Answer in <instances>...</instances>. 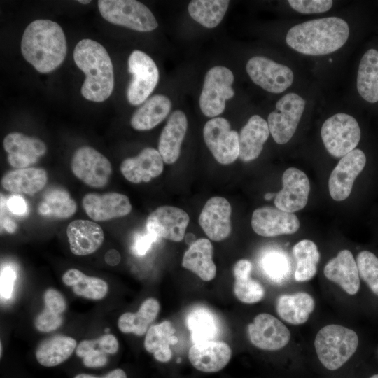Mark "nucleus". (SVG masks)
<instances>
[{
  "label": "nucleus",
  "mask_w": 378,
  "mask_h": 378,
  "mask_svg": "<svg viewBox=\"0 0 378 378\" xmlns=\"http://www.w3.org/2000/svg\"><path fill=\"white\" fill-rule=\"evenodd\" d=\"M229 3L227 0H194L189 3L188 10L194 20L211 29L222 21Z\"/></svg>",
  "instance_id": "obj_41"
},
{
  "label": "nucleus",
  "mask_w": 378,
  "mask_h": 378,
  "mask_svg": "<svg viewBox=\"0 0 378 378\" xmlns=\"http://www.w3.org/2000/svg\"><path fill=\"white\" fill-rule=\"evenodd\" d=\"M63 323L62 315L52 312L46 308L36 316V328L42 332H50L59 328Z\"/></svg>",
  "instance_id": "obj_45"
},
{
  "label": "nucleus",
  "mask_w": 378,
  "mask_h": 378,
  "mask_svg": "<svg viewBox=\"0 0 378 378\" xmlns=\"http://www.w3.org/2000/svg\"><path fill=\"white\" fill-rule=\"evenodd\" d=\"M109 330L108 328H106L105 332H107Z\"/></svg>",
  "instance_id": "obj_57"
},
{
  "label": "nucleus",
  "mask_w": 378,
  "mask_h": 378,
  "mask_svg": "<svg viewBox=\"0 0 378 378\" xmlns=\"http://www.w3.org/2000/svg\"><path fill=\"white\" fill-rule=\"evenodd\" d=\"M67 46L59 24L50 20H36L25 29L21 52L27 62L41 73L56 69L64 60Z\"/></svg>",
  "instance_id": "obj_1"
},
{
  "label": "nucleus",
  "mask_w": 378,
  "mask_h": 378,
  "mask_svg": "<svg viewBox=\"0 0 378 378\" xmlns=\"http://www.w3.org/2000/svg\"><path fill=\"white\" fill-rule=\"evenodd\" d=\"M185 238H186V241L188 244H189L190 246L191 244H192L195 241V236L191 233V232H189L188 233L186 236H185Z\"/></svg>",
  "instance_id": "obj_53"
},
{
  "label": "nucleus",
  "mask_w": 378,
  "mask_h": 378,
  "mask_svg": "<svg viewBox=\"0 0 378 378\" xmlns=\"http://www.w3.org/2000/svg\"><path fill=\"white\" fill-rule=\"evenodd\" d=\"M300 225L298 218L293 213L272 206L256 209L251 218L253 231L262 237L293 234L298 230Z\"/></svg>",
  "instance_id": "obj_17"
},
{
  "label": "nucleus",
  "mask_w": 378,
  "mask_h": 378,
  "mask_svg": "<svg viewBox=\"0 0 378 378\" xmlns=\"http://www.w3.org/2000/svg\"><path fill=\"white\" fill-rule=\"evenodd\" d=\"M171 108L172 102L167 97L153 95L133 113L130 124L136 130H151L167 116Z\"/></svg>",
  "instance_id": "obj_31"
},
{
  "label": "nucleus",
  "mask_w": 378,
  "mask_h": 378,
  "mask_svg": "<svg viewBox=\"0 0 378 378\" xmlns=\"http://www.w3.org/2000/svg\"><path fill=\"white\" fill-rule=\"evenodd\" d=\"M251 270L252 264L246 259L238 260L233 267L234 294L239 300L246 304L258 302L265 295L262 286L251 278Z\"/></svg>",
  "instance_id": "obj_35"
},
{
  "label": "nucleus",
  "mask_w": 378,
  "mask_h": 378,
  "mask_svg": "<svg viewBox=\"0 0 378 378\" xmlns=\"http://www.w3.org/2000/svg\"><path fill=\"white\" fill-rule=\"evenodd\" d=\"M324 275L338 284L346 293L355 295L360 288V279L356 261L351 252L340 251L324 267Z\"/></svg>",
  "instance_id": "obj_24"
},
{
  "label": "nucleus",
  "mask_w": 378,
  "mask_h": 378,
  "mask_svg": "<svg viewBox=\"0 0 378 378\" xmlns=\"http://www.w3.org/2000/svg\"><path fill=\"white\" fill-rule=\"evenodd\" d=\"M288 2L293 9L303 14L326 12L333 4L331 0H289Z\"/></svg>",
  "instance_id": "obj_44"
},
{
  "label": "nucleus",
  "mask_w": 378,
  "mask_h": 378,
  "mask_svg": "<svg viewBox=\"0 0 378 378\" xmlns=\"http://www.w3.org/2000/svg\"><path fill=\"white\" fill-rule=\"evenodd\" d=\"M79 3L80 4H89L91 2V1H87V0H80L78 1Z\"/></svg>",
  "instance_id": "obj_55"
},
{
  "label": "nucleus",
  "mask_w": 378,
  "mask_h": 378,
  "mask_svg": "<svg viewBox=\"0 0 378 378\" xmlns=\"http://www.w3.org/2000/svg\"><path fill=\"white\" fill-rule=\"evenodd\" d=\"M187 127L186 114L181 110L174 111L163 128L158 142V151L167 164H173L178 160Z\"/></svg>",
  "instance_id": "obj_25"
},
{
  "label": "nucleus",
  "mask_w": 378,
  "mask_h": 378,
  "mask_svg": "<svg viewBox=\"0 0 378 378\" xmlns=\"http://www.w3.org/2000/svg\"><path fill=\"white\" fill-rule=\"evenodd\" d=\"M232 350L223 342L207 341L194 344L189 349L188 358L197 370L212 373L223 369L229 363Z\"/></svg>",
  "instance_id": "obj_22"
},
{
  "label": "nucleus",
  "mask_w": 378,
  "mask_h": 378,
  "mask_svg": "<svg viewBox=\"0 0 378 378\" xmlns=\"http://www.w3.org/2000/svg\"><path fill=\"white\" fill-rule=\"evenodd\" d=\"M349 35V25L337 17L314 19L296 24L286 34L287 44L307 55H323L342 48Z\"/></svg>",
  "instance_id": "obj_2"
},
{
  "label": "nucleus",
  "mask_w": 378,
  "mask_h": 378,
  "mask_svg": "<svg viewBox=\"0 0 378 378\" xmlns=\"http://www.w3.org/2000/svg\"><path fill=\"white\" fill-rule=\"evenodd\" d=\"M62 281L71 287L76 295L88 299L101 300L108 290V285L104 279L88 276L76 268L66 270L62 275Z\"/></svg>",
  "instance_id": "obj_38"
},
{
  "label": "nucleus",
  "mask_w": 378,
  "mask_h": 378,
  "mask_svg": "<svg viewBox=\"0 0 378 378\" xmlns=\"http://www.w3.org/2000/svg\"><path fill=\"white\" fill-rule=\"evenodd\" d=\"M358 345L357 334L351 329L337 324L322 328L314 341L318 360L330 370L341 368L354 355Z\"/></svg>",
  "instance_id": "obj_4"
},
{
  "label": "nucleus",
  "mask_w": 378,
  "mask_h": 378,
  "mask_svg": "<svg viewBox=\"0 0 378 378\" xmlns=\"http://www.w3.org/2000/svg\"><path fill=\"white\" fill-rule=\"evenodd\" d=\"M251 342L257 348L267 351L282 349L289 342L290 332L278 318L262 313L255 317L248 326Z\"/></svg>",
  "instance_id": "obj_15"
},
{
  "label": "nucleus",
  "mask_w": 378,
  "mask_h": 378,
  "mask_svg": "<svg viewBox=\"0 0 378 378\" xmlns=\"http://www.w3.org/2000/svg\"><path fill=\"white\" fill-rule=\"evenodd\" d=\"M82 206L87 215L94 221L123 217L129 214L132 208L127 196L115 192L88 193L83 197Z\"/></svg>",
  "instance_id": "obj_18"
},
{
  "label": "nucleus",
  "mask_w": 378,
  "mask_h": 378,
  "mask_svg": "<svg viewBox=\"0 0 378 378\" xmlns=\"http://www.w3.org/2000/svg\"><path fill=\"white\" fill-rule=\"evenodd\" d=\"M212 255L211 241L205 238L197 239L185 252L182 266L197 274L202 280L209 281L216 274V267Z\"/></svg>",
  "instance_id": "obj_27"
},
{
  "label": "nucleus",
  "mask_w": 378,
  "mask_h": 378,
  "mask_svg": "<svg viewBox=\"0 0 378 378\" xmlns=\"http://www.w3.org/2000/svg\"><path fill=\"white\" fill-rule=\"evenodd\" d=\"M69 248L76 255H88L94 253L102 245L104 234L97 223L83 219L71 222L66 228Z\"/></svg>",
  "instance_id": "obj_23"
},
{
  "label": "nucleus",
  "mask_w": 378,
  "mask_h": 378,
  "mask_svg": "<svg viewBox=\"0 0 378 378\" xmlns=\"http://www.w3.org/2000/svg\"><path fill=\"white\" fill-rule=\"evenodd\" d=\"M48 182V174L43 168L27 167L8 172L1 178L3 188L13 193L34 195Z\"/></svg>",
  "instance_id": "obj_28"
},
{
  "label": "nucleus",
  "mask_w": 378,
  "mask_h": 378,
  "mask_svg": "<svg viewBox=\"0 0 378 378\" xmlns=\"http://www.w3.org/2000/svg\"><path fill=\"white\" fill-rule=\"evenodd\" d=\"M205 144L219 163L228 164L239 155V134L231 130L229 121L222 117L208 120L203 129Z\"/></svg>",
  "instance_id": "obj_10"
},
{
  "label": "nucleus",
  "mask_w": 378,
  "mask_h": 378,
  "mask_svg": "<svg viewBox=\"0 0 378 378\" xmlns=\"http://www.w3.org/2000/svg\"><path fill=\"white\" fill-rule=\"evenodd\" d=\"M16 279L15 270L10 266L1 267V296L8 299L11 297L14 282Z\"/></svg>",
  "instance_id": "obj_47"
},
{
  "label": "nucleus",
  "mask_w": 378,
  "mask_h": 378,
  "mask_svg": "<svg viewBox=\"0 0 378 378\" xmlns=\"http://www.w3.org/2000/svg\"><path fill=\"white\" fill-rule=\"evenodd\" d=\"M119 349L117 338L106 334L94 340H83L76 349L77 356L88 368H100L108 363V354H115Z\"/></svg>",
  "instance_id": "obj_29"
},
{
  "label": "nucleus",
  "mask_w": 378,
  "mask_h": 378,
  "mask_svg": "<svg viewBox=\"0 0 378 378\" xmlns=\"http://www.w3.org/2000/svg\"><path fill=\"white\" fill-rule=\"evenodd\" d=\"M315 302L308 293L299 292L291 295L284 294L276 300V312L280 318L288 323H304L314 311Z\"/></svg>",
  "instance_id": "obj_30"
},
{
  "label": "nucleus",
  "mask_w": 378,
  "mask_h": 378,
  "mask_svg": "<svg viewBox=\"0 0 378 378\" xmlns=\"http://www.w3.org/2000/svg\"><path fill=\"white\" fill-rule=\"evenodd\" d=\"M356 264L359 276L378 295V258L370 251H363L356 257Z\"/></svg>",
  "instance_id": "obj_43"
},
{
  "label": "nucleus",
  "mask_w": 378,
  "mask_h": 378,
  "mask_svg": "<svg viewBox=\"0 0 378 378\" xmlns=\"http://www.w3.org/2000/svg\"><path fill=\"white\" fill-rule=\"evenodd\" d=\"M74 378H127V374L122 369H115L102 377H96L88 374H78Z\"/></svg>",
  "instance_id": "obj_50"
},
{
  "label": "nucleus",
  "mask_w": 378,
  "mask_h": 378,
  "mask_svg": "<svg viewBox=\"0 0 378 378\" xmlns=\"http://www.w3.org/2000/svg\"><path fill=\"white\" fill-rule=\"evenodd\" d=\"M370 378H378V374L372 375Z\"/></svg>",
  "instance_id": "obj_56"
},
{
  "label": "nucleus",
  "mask_w": 378,
  "mask_h": 378,
  "mask_svg": "<svg viewBox=\"0 0 378 378\" xmlns=\"http://www.w3.org/2000/svg\"><path fill=\"white\" fill-rule=\"evenodd\" d=\"M158 238L147 232V234L139 236L136 239L134 251L138 255H144L150 248L152 244Z\"/></svg>",
  "instance_id": "obj_48"
},
{
  "label": "nucleus",
  "mask_w": 378,
  "mask_h": 378,
  "mask_svg": "<svg viewBox=\"0 0 378 378\" xmlns=\"http://www.w3.org/2000/svg\"><path fill=\"white\" fill-rule=\"evenodd\" d=\"M260 267L265 276L276 284L286 281L291 274V264L281 250L270 249L260 258Z\"/></svg>",
  "instance_id": "obj_42"
},
{
  "label": "nucleus",
  "mask_w": 378,
  "mask_h": 378,
  "mask_svg": "<svg viewBox=\"0 0 378 378\" xmlns=\"http://www.w3.org/2000/svg\"><path fill=\"white\" fill-rule=\"evenodd\" d=\"M293 255L296 260L295 279L298 282L312 279L317 272L320 253L314 242L303 239L293 248Z\"/></svg>",
  "instance_id": "obj_39"
},
{
  "label": "nucleus",
  "mask_w": 378,
  "mask_h": 378,
  "mask_svg": "<svg viewBox=\"0 0 378 378\" xmlns=\"http://www.w3.org/2000/svg\"><path fill=\"white\" fill-rule=\"evenodd\" d=\"M321 134L328 152L334 157L342 158L357 146L361 133L353 116L340 113L323 122Z\"/></svg>",
  "instance_id": "obj_6"
},
{
  "label": "nucleus",
  "mask_w": 378,
  "mask_h": 378,
  "mask_svg": "<svg viewBox=\"0 0 378 378\" xmlns=\"http://www.w3.org/2000/svg\"><path fill=\"white\" fill-rule=\"evenodd\" d=\"M77 347L76 340L58 335L41 342L36 350L37 361L45 367H55L66 360Z\"/></svg>",
  "instance_id": "obj_36"
},
{
  "label": "nucleus",
  "mask_w": 378,
  "mask_h": 378,
  "mask_svg": "<svg viewBox=\"0 0 378 378\" xmlns=\"http://www.w3.org/2000/svg\"><path fill=\"white\" fill-rule=\"evenodd\" d=\"M270 133L267 122L258 115H252L239 134V158L246 162L256 159Z\"/></svg>",
  "instance_id": "obj_26"
},
{
  "label": "nucleus",
  "mask_w": 378,
  "mask_h": 378,
  "mask_svg": "<svg viewBox=\"0 0 378 378\" xmlns=\"http://www.w3.org/2000/svg\"><path fill=\"white\" fill-rule=\"evenodd\" d=\"M102 16L108 22L129 29L147 32L155 29L158 23L150 10L135 0H99Z\"/></svg>",
  "instance_id": "obj_5"
},
{
  "label": "nucleus",
  "mask_w": 378,
  "mask_h": 378,
  "mask_svg": "<svg viewBox=\"0 0 378 378\" xmlns=\"http://www.w3.org/2000/svg\"><path fill=\"white\" fill-rule=\"evenodd\" d=\"M76 209V202L65 189L52 188L45 194L38 210L43 216L64 219L74 215Z\"/></svg>",
  "instance_id": "obj_40"
},
{
  "label": "nucleus",
  "mask_w": 378,
  "mask_h": 378,
  "mask_svg": "<svg viewBox=\"0 0 378 378\" xmlns=\"http://www.w3.org/2000/svg\"><path fill=\"white\" fill-rule=\"evenodd\" d=\"M8 209L15 214L20 215L25 213L27 205L24 200L19 195L11 196L7 202Z\"/></svg>",
  "instance_id": "obj_49"
},
{
  "label": "nucleus",
  "mask_w": 378,
  "mask_h": 378,
  "mask_svg": "<svg viewBox=\"0 0 378 378\" xmlns=\"http://www.w3.org/2000/svg\"><path fill=\"white\" fill-rule=\"evenodd\" d=\"M104 259L108 265L115 266L120 262V255L118 251L111 249L106 253Z\"/></svg>",
  "instance_id": "obj_51"
},
{
  "label": "nucleus",
  "mask_w": 378,
  "mask_h": 378,
  "mask_svg": "<svg viewBox=\"0 0 378 378\" xmlns=\"http://www.w3.org/2000/svg\"><path fill=\"white\" fill-rule=\"evenodd\" d=\"M233 82L234 75L227 67L216 66L207 71L199 99L204 115L214 118L223 112L226 100L234 95Z\"/></svg>",
  "instance_id": "obj_7"
},
{
  "label": "nucleus",
  "mask_w": 378,
  "mask_h": 378,
  "mask_svg": "<svg viewBox=\"0 0 378 378\" xmlns=\"http://www.w3.org/2000/svg\"><path fill=\"white\" fill-rule=\"evenodd\" d=\"M246 69L253 82L269 92L281 93L293 81V73L289 67L263 56L251 57Z\"/></svg>",
  "instance_id": "obj_12"
},
{
  "label": "nucleus",
  "mask_w": 378,
  "mask_h": 378,
  "mask_svg": "<svg viewBox=\"0 0 378 378\" xmlns=\"http://www.w3.org/2000/svg\"><path fill=\"white\" fill-rule=\"evenodd\" d=\"M120 169L123 176L132 183L149 182L162 174L164 161L158 150L147 147L136 156L125 159Z\"/></svg>",
  "instance_id": "obj_21"
},
{
  "label": "nucleus",
  "mask_w": 378,
  "mask_h": 378,
  "mask_svg": "<svg viewBox=\"0 0 378 378\" xmlns=\"http://www.w3.org/2000/svg\"><path fill=\"white\" fill-rule=\"evenodd\" d=\"M74 60L85 75L81 87L82 95L94 102L107 99L113 90L114 74L105 48L95 41L83 39L74 48Z\"/></svg>",
  "instance_id": "obj_3"
},
{
  "label": "nucleus",
  "mask_w": 378,
  "mask_h": 378,
  "mask_svg": "<svg viewBox=\"0 0 378 378\" xmlns=\"http://www.w3.org/2000/svg\"><path fill=\"white\" fill-rule=\"evenodd\" d=\"M4 226L6 230L10 232H13L15 228V223L12 220H8L6 222H4Z\"/></svg>",
  "instance_id": "obj_52"
},
{
  "label": "nucleus",
  "mask_w": 378,
  "mask_h": 378,
  "mask_svg": "<svg viewBox=\"0 0 378 378\" xmlns=\"http://www.w3.org/2000/svg\"><path fill=\"white\" fill-rule=\"evenodd\" d=\"M231 212V205L227 199L218 196L211 197L200 213L199 224L211 240H224L232 231Z\"/></svg>",
  "instance_id": "obj_19"
},
{
  "label": "nucleus",
  "mask_w": 378,
  "mask_h": 378,
  "mask_svg": "<svg viewBox=\"0 0 378 378\" xmlns=\"http://www.w3.org/2000/svg\"><path fill=\"white\" fill-rule=\"evenodd\" d=\"M175 332V328L169 321L152 326L148 330L144 340L146 350L153 354L159 362L169 361L172 356L170 346L178 342V339L174 335Z\"/></svg>",
  "instance_id": "obj_33"
},
{
  "label": "nucleus",
  "mask_w": 378,
  "mask_h": 378,
  "mask_svg": "<svg viewBox=\"0 0 378 378\" xmlns=\"http://www.w3.org/2000/svg\"><path fill=\"white\" fill-rule=\"evenodd\" d=\"M357 90L365 101L378 102V50L369 49L363 55L357 75Z\"/></svg>",
  "instance_id": "obj_34"
},
{
  "label": "nucleus",
  "mask_w": 378,
  "mask_h": 378,
  "mask_svg": "<svg viewBox=\"0 0 378 378\" xmlns=\"http://www.w3.org/2000/svg\"><path fill=\"white\" fill-rule=\"evenodd\" d=\"M159 302L153 298L144 300L136 313L126 312L118 321L119 330L124 333H134L141 336L157 317L160 312Z\"/></svg>",
  "instance_id": "obj_37"
},
{
  "label": "nucleus",
  "mask_w": 378,
  "mask_h": 378,
  "mask_svg": "<svg viewBox=\"0 0 378 378\" xmlns=\"http://www.w3.org/2000/svg\"><path fill=\"white\" fill-rule=\"evenodd\" d=\"M46 309L62 315L66 307V300L60 292L54 288L47 289L43 294Z\"/></svg>",
  "instance_id": "obj_46"
},
{
  "label": "nucleus",
  "mask_w": 378,
  "mask_h": 378,
  "mask_svg": "<svg viewBox=\"0 0 378 378\" xmlns=\"http://www.w3.org/2000/svg\"><path fill=\"white\" fill-rule=\"evenodd\" d=\"M189 220V216L184 210L164 205L150 214L146 225L148 232L157 238L180 241L185 237Z\"/></svg>",
  "instance_id": "obj_14"
},
{
  "label": "nucleus",
  "mask_w": 378,
  "mask_h": 378,
  "mask_svg": "<svg viewBox=\"0 0 378 378\" xmlns=\"http://www.w3.org/2000/svg\"><path fill=\"white\" fill-rule=\"evenodd\" d=\"M274 196V193H266L265 195V199L266 200H270Z\"/></svg>",
  "instance_id": "obj_54"
},
{
  "label": "nucleus",
  "mask_w": 378,
  "mask_h": 378,
  "mask_svg": "<svg viewBox=\"0 0 378 378\" xmlns=\"http://www.w3.org/2000/svg\"><path fill=\"white\" fill-rule=\"evenodd\" d=\"M132 78L127 90L129 103L137 106L145 102L159 80V71L153 59L144 52L134 50L128 58Z\"/></svg>",
  "instance_id": "obj_8"
},
{
  "label": "nucleus",
  "mask_w": 378,
  "mask_h": 378,
  "mask_svg": "<svg viewBox=\"0 0 378 378\" xmlns=\"http://www.w3.org/2000/svg\"><path fill=\"white\" fill-rule=\"evenodd\" d=\"M365 163V155L360 149H354L341 158L328 181L329 192L333 200L343 201L349 196L354 181Z\"/></svg>",
  "instance_id": "obj_13"
},
{
  "label": "nucleus",
  "mask_w": 378,
  "mask_h": 378,
  "mask_svg": "<svg viewBox=\"0 0 378 378\" xmlns=\"http://www.w3.org/2000/svg\"><path fill=\"white\" fill-rule=\"evenodd\" d=\"M305 104V100L294 92L285 94L276 102L275 110L267 118L270 132L276 143L284 144L292 138Z\"/></svg>",
  "instance_id": "obj_9"
},
{
  "label": "nucleus",
  "mask_w": 378,
  "mask_h": 378,
  "mask_svg": "<svg viewBox=\"0 0 378 378\" xmlns=\"http://www.w3.org/2000/svg\"><path fill=\"white\" fill-rule=\"evenodd\" d=\"M186 326L194 344L215 341L220 332L216 315L204 307H196L188 313Z\"/></svg>",
  "instance_id": "obj_32"
},
{
  "label": "nucleus",
  "mask_w": 378,
  "mask_h": 378,
  "mask_svg": "<svg viewBox=\"0 0 378 378\" xmlns=\"http://www.w3.org/2000/svg\"><path fill=\"white\" fill-rule=\"evenodd\" d=\"M8 163L16 169L27 168L36 163L47 151L45 143L20 132H11L3 141Z\"/></svg>",
  "instance_id": "obj_20"
},
{
  "label": "nucleus",
  "mask_w": 378,
  "mask_h": 378,
  "mask_svg": "<svg viewBox=\"0 0 378 378\" xmlns=\"http://www.w3.org/2000/svg\"><path fill=\"white\" fill-rule=\"evenodd\" d=\"M283 188L275 195L276 208L289 213L302 209L308 202L310 183L306 174L295 168L287 169L282 176Z\"/></svg>",
  "instance_id": "obj_16"
},
{
  "label": "nucleus",
  "mask_w": 378,
  "mask_h": 378,
  "mask_svg": "<svg viewBox=\"0 0 378 378\" xmlns=\"http://www.w3.org/2000/svg\"><path fill=\"white\" fill-rule=\"evenodd\" d=\"M73 174L92 188L104 187L108 182L112 167L108 159L90 146L78 148L71 161Z\"/></svg>",
  "instance_id": "obj_11"
}]
</instances>
